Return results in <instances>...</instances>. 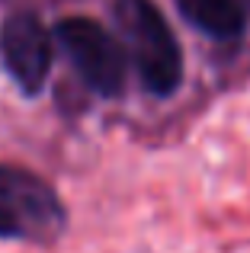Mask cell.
<instances>
[{
    "label": "cell",
    "instance_id": "obj_1",
    "mask_svg": "<svg viewBox=\"0 0 250 253\" xmlns=\"http://www.w3.org/2000/svg\"><path fill=\"white\" fill-rule=\"evenodd\" d=\"M116 23L141 84L157 96L173 93L183 81V55L161 10L151 0H116Z\"/></svg>",
    "mask_w": 250,
    "mask_h": 253
},
{
    "label": "cell",
    "instance_id": "obj_2",
    "mask_svg": "<svg viewBox=\"0 0 250 253\" xmlns=\"http://www.w3.org/2000/svg\"><path fill=\"white\" fill-rule=\"evenodd\" d=\"M64 231V209L39 176L0 167V237L48 244Z\"/></svg>",
    "mask_w": 250,
    "mask_h": 253
},
{
    "label": "cell",
    "instance_id": "obj_3",
    "mask_svg": "<svg viewBox=\"0 0 250 253\" xmlns=\"http://www.w3.org/2000/svg\"><path fill=\"white\" fill-rule=\"evenodd\" d=\"M58 42L68 51V61L103 96H116L125 86V51L100 23L71 16L58 23Z\"/></svg>",
    "mask_w": 250,
    "mask_h": 253
},
{
    "label": "cell",
    "instance_id": "obj_4",
    "mask_svg": "<svg viewBox=\"0 0 250 253\" xmlns=\"http://www.w3.org/2000/svg\"><path fill=\"white\" fill-rule=\"evenodd\" d=\"M0 55L6 71L26 93H39L51 68V42L32 13H13L0 29Z\"/></svg>",
    "mask_w": 250,
    "mask_h": 253
},
{
    "label": "cell",
    "instance_id": "obj_5",
    "mask_svg": "<svg viewBox=\"0 0 250 253\" xmlns=\"http://www.w3.org/2000/svg\"><path fill=\"white\" fill-rule=\"evenodd\" d=\"M180 10L206 36L238 39L250 19V0H180Z\"/></svg>",
    "mask_w": 250,
    "mask_h": 253
}]
</instances>
